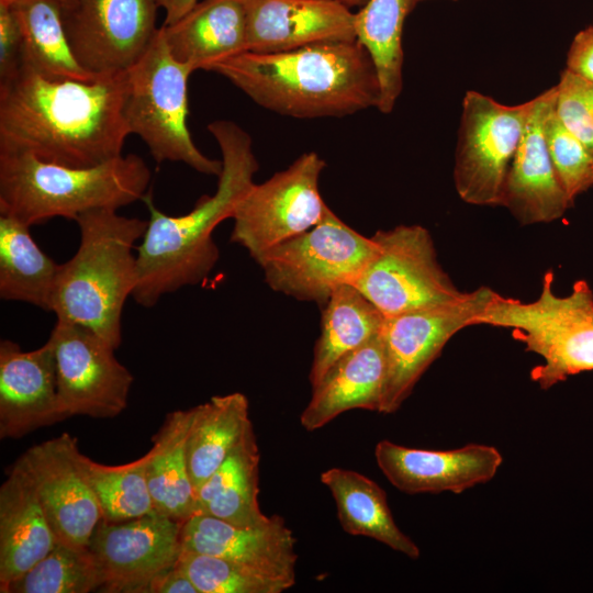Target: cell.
<instances>
[{"mask_svg": "<svg viewBox=\"0 0 593 593\" xmlns=\"http://www.w3.org/2000/svg\"><path fill=\"white\" fill-rule=\"evenodd\" d=\"M125 71L90 81L53 80L21 66L0 82V150L91 167L122 155L131 135Z\"/></svg>", "mask_w": 593, "mask_h": 593, "instance_id": "cell-1", "label": "cell"}, {"mask_svg": "<svg viewBox=\"0 0 593 593\" xmlns=\"http://www.w3.org/2000/svg\"><path fill=\"white\" fill-rule=\"evenodd\" d=\"M208 130L222 153L215 193L202 195L189 213L179 216L159 211L150 194L143 199L149 220L136 247L137 280L132 294L141 306H155L165 294L209 277L220 257L212 233L222 221L232 219L237 203L255 183L259 165L250 135L230 120L213 121Z\"/></svg>", "mask_w": 593, "mask_h": 593, "instance_id": "cell-2", "label": "cell"}, {"mask_svg": "<svg viewBox=\"0 0 593 593\" xmlns=\"http://www.w3.org/2000/svg\"><path fill=\"white\" fill-rule=\"evenodd\" d=\"M209 71L230 80L262 108L298 119L344 116L378 108L380 101L376 66L358 40L280 53L245 52Z\"/></svg>", "mask_w": 593, "mask_h": 593, "instance_id": "cell-3", "label": "cell"}, {"mask_svg": "<svg viewBox=\"0 0 593 593\" xmlns=\"http://www.w3.org/2000/svg\"><path fill=\"white\" fill-rule=\"evenodd\" d=\"M80 243L75 255L59 264L51 312L81 325L113 348L122 342V312L137 280L136 242L147 221L97 209L75 220Z\"/></svg>", "mask_w": 593, "mask_h": 593, "instance_id": "cell-4", "label": "cell"}, {"mask_svg": "<svg viewBox=\"0 0 593 593\" xmlns=\"http://www.w3.org/2000/svg\"><path fill=\"white\" fill-rule=\"evenodd\" d=\"M149 181L148 166L134 154L70 167L0 150V213L30 226L54 217L75 221L91 210H119L143 200Z\"/></svg>", "mask_w": 593, "mask_h": 593, "instance_id": "cell-5", "label": "cell"}, {"mask_svg": "<svg viewBox=\"0 0 593 593\" xmlns=\"http://www.w3.org/2000/svg\"><path fill=\"white\" fill-rule=\"evenodd\" d=\"M553 281V272L545 273L530 302L496 294L477 318V324L512 328L527 351L542 358L532 371L541 389L593 370V291L579 280L568 294L558 295Z\"/></svg>", "mask_w": 593, "mask_h": 593, "instance_id": "cell-6", "label": "cell"}, {"mask_svg": "<svg viewBox=\"0 0 593 593\" xmlns=\"http://www.w3.org/2000/svg\"><path fill=\"white\" fill-rule=\"evenodd\" d=\"M192 72L171 55L164 27H158L144 54L125 71L126 123L158 164L179 161L200 174L219 177L222 160L205 156L187 125L188 79Z\"/></svg>", "mask_w": 593, "mask_h": 593, "instance_id": "cell-7", "label": "cell"}, {"mask_svg": "<svg viewBox=\"0 0 593 593\" xmlns=\"http://www.w3.org/2000/svg\"><path fill=\"white\" fill-rule=\"evenodd\" d=\"M376 250L329 208L311 230L276 246L257 264L268 286L301 301L324 305L342 284H354Z\"/></svg>", "mask_w": 593, "mask_h": 593, "instance_id": "cell-8", "label": "cell"}, {"mask_svg": "<svg viewBox=\"0 0 593 593\" xmlns=\"http://www.w3.org/2000/svg\"><path fill=\"white\" fill-rule=\"evenodd\" d=\"M376 250L354 286L387 317L460 299L429 232L399 225L371 236Z\"/></svg>", "mask_w": 593, "mask_h": 593, "instance_id": "cell-9", "label": "cell"}, {"mask_svg": "<svg viewBox=\"0 0 593 593\" xmlns=\"http://www.w3.org/2000/svg\"><path fill=\"white\" fill-rule=\"evenodd\" d=\"M325 166L316 153H305L265 182L254 183L236 205L231 240L257 262L318 224L328 209L318 190Z\"/></svg>", "mask_w": 593, "mask_h": 593, "instance_id": "cell-10", "label": "cell"}, {"mask_svg": "<svg viewBox=\"0 0 593 593\" xmlns=\"http://www.w3.org/2000/svg\"><path fill=\"white\" fill-rule=\"evenodd\" d=\"M533 108V99L506 105L467 91L455 156V188L473 205H502L510 166Z\"/></svg>", "mask_w": 593, "mask_h": 593, "instance_id": "cell-11", "label": "cell"}, {"mask_svg": "<svg viewBox=\"0 0 593 593\" xmlns=\"http://www.w3.org/2000/svg\"><path fill=\"white\" fill-rule=\"evenodd\" d=\"M496 294L480 287L451 302L385 317L381 336L387 371L380 413L400 409L449 339L475 325Z\"/></svg>", "mask_w": 593, "mask_h": 593, "instance_id": "cell-12", "label": "cell"}, {"mask_svg": "<svg viewBox=\"0 0 593 593\" xmlns=\"http://www.w3.org/2000/svg\"><path fill=\"white\" fill-rule=\"evenodd\" d=\"M56 366L57 392L67 417L111 418L127 406L133 376L97 333L56 321L48 337Z\"/></svg>", "mask_w": 593, "mask_h": 593, "instance_id": "cell-13", "label": "cell"}, {"mask_svg": "<svg viewBox=\"0 0 593 593\" xmlns=\"http://www.w3.org/2000/svg\"><path fill=\"white\" fill-rule=\"evenodd\" d=\"M156 0H68L64 24L78 64L94 77L126 71L158 27Z\"/></svg>", "mask_w": 593, "mask_h": 593, "instance_id": "cell-14", "label": "cell"}, {"mask_svg": "<svg viewBox=\"0 0 593 593\" xmlns=\"http://www.w3.org/2000/svg\"><path fill=\"white\" fill-rule=\"evenodd\" d=\"M181 525L156 511L122 522L102 518L88 544L102 573L100 591L143 593L153 578L177 563Z\"/></svg>", "mask_w": 593, "mask_h": 593, "instance_id": "cell-15", "label": "cell"}, {"mask_svg": "<svg viewBox=\"0 0 593 593\" xmlns=\"http://www.w3.org/2000/svg\"><path fill=\"white\" fill-rule=\"evenodd\" d=\"M77 447V438L64 433L30 447L16 462L31 479L56 540L88 547L102 513L76 463Z\"/></svg>", "mask_w": 593, "mask_h": 593, "instance_id": "cell-16", "label": "cell"}, {"mask_svg": "<svg viewBox=\"0 0 593 593\" xmlns=\"http://www.w3.org/2000/svg\"><path fill=\"white\" fill-rule=\"evenodd\" d=\"M556 100V86L533 99L506 177L501 206L524 225L558 220L572 205L556 172L545 134L546 120Z\"/></svg>", "mask_w": 593, "mask_h": 593, "instance_id": "cell-17", "label": "cell"}, {"mask_svg": "<svg viewBox=\"0 0 593 593\" xmlns=\"http://www.w3.org/2000/svg\"><path fill=\"white\" fill-rule=\"evenodd\" d=\"M379 469L403 493H461L494 478L503 457L493 446L469 444L450 450L410 448L380 440Z\"/></svg>", "mask_w": 593, "mask_h": 593, "instance_id": "cell-18", "label": "cell"}, {"mask_svg": "<svg viewBox=\"0 0 593 593\" xmlns=\"http://www.w3.org/2000/svg\"><path fill=\"white\" fill-rule=\"evenodd\" d=\"M67 418L57 392L54 349L49 340L22 350L0 342V438L18 439Z\"/></svg>", "mask_w": 593, "mask_h": 593, "instance_id": "cell-19", "label": "cell"}, {"mask_svg": "<svg viewBox=\"0 0 593 593\" xmlns=\"http://www.w3.org/2000/svg\"><path fill=\"white\" fill-rule=\"evenodd\" d=\"M247 52L268 54L355 41V12L335 0H242Z\"/></svg>", "mask_w": 593, "mask_h": 593, "instance_id": "cell-20", "label": "cell"}, {"mask_svg": "<svg viewBox=\"0 0 593 593\" xmlns=\"http://www.w3.org/2000/svg\"><path fill=\"white\" fill-rule=\"evenodd\" d=\"M296 539L279 515L256 526H237L195 513L182 522V550L215 556L296 578Z\"/></svg>", "mask_w": 593, "mask_h": 593, "instance_id": "cell-21", "label": "cell"}, {"mask_svg": "<svg viewBox=\"0 0 593 593\" xmlns=\"http://www.w3.org/2000/svg\"><path fill=\"white\" fill-rule=\"evenodd\" d=\"M387 361L381 332L337 360L321 381L300 416L302 427L314 432L346 411L380 413Z\"/></svg>", "mask_w": 593, "mask_h": 593, "instance_id": "cell-22", "label": "cell"}, {"mask_svg": "<svg viewBox=\"0 0 593 593\" xmlns=\"http://www.w3.org/2000/svg\"><path fill=\"white\" fill-rule=\"evenodd\" d=\"M56 541L31 479L15 461L0 488V591L48 555Z\"/></svg>", "mask_w": 593, "mask_h": 593, "instance_id": "cell-23", "label": "cell"}, {"mask_svg": "<svg viewBox=\"0 0 593 593\" xmlns=\"http://www.w3.org/2000/svg\"><path fill=\"white\" fill-rule=\"evenodd\" d=\"M171 55L197 69L247 52L246 12L242 0H202L171 25H163Z\"/></svg>", "mask_w": 593, "mask_h": 593, "instance_id": "cell-24", "label": "cell"}, {"mask_svg": "<svg viewBox=\"0 0 593 593\" xmlns=\"http://www.w3.org/2000/svg\"><path fill=\"white\" fill-rule=\"evenodd\" d=\"M329 490L342 528L349 535L372 538L411 559L418 546L395 524L385 491L370 478L349 469L329 468L321 473Z\"/></svg>", "mask_w": 593, "mask_h": 593, "instance_id": "cell-25", "label": "cell"}, {"mask_svg": "<svg viewBox=\"0 0 593 593\" xmlns=\"http://www.w3.org/2000/svg\"><path fill=\"white\" fill-rule=\"evenodd\" d=\"M259 463V447L251 428L197 491L195 513L237 526L267 522L269 516L262 513L258 500Z\"/></svg>", "mask_w": 593, "mask_h": 593, "instance_id": "cell-26", "label": "cell"}, {"mask_svg": "<svg viewBox=\"0 0 593 593\" xmlns=\"http://www.w3.org/2000/svg\"><path fill=\"white\" fill-rule=\"evenodd\" d=\"M192 407L167 414L146 455V478L156 512L183 522L195 513L187 439Z\"/></svg>", "mask_w": 593, "mask_h": 593, "instance_id": "cell-27", "label": "cell"}, {"mask_svg": "<svg viewBox=\"0 0 593 593\" xmlns=\"http://www.w3.org/2000/svg\"><path fill=\"white\" fill-rule=\"evenodd\" d=\"M187 439L188 467L194 493L243 440L253 423L249 402L240 392L214 395L192 407Z\"/></svg>", "mask_w": 593, "mask_h": 593, "instance_id": "cell-28", "label": "cell"}, {"mask_svg": "<svg viewBox=\"0 0 593 593\" xmlns=\"http://www.w3.org/2000/svg\"><path fill=\"white\" fill-rule=\"evenodd\" d=\"M30 227L0 213V298L51 311L59 264L40 248Z\"/></svg>", "mask_w": 593, "mask_h": 593, "instance_id": "cell-29", "label": "cell"}, {"mask_svg": "<svg viewBox=\"0 0 593 593\" xmlns=\"http://www.w3.org/2000/svg\"><path fill=\"white\" fill-rule=\"evenodd\" d=\"M385 316L354 286L342 284L324 304L321 334L310 370V382L317 384L343 356L377 336Z\"/></svg>", "mask_w": 593, "mask_h": 593, "instance_id": "cell-30", "label": "cell"}, {"mask_svg": "<svg viewBox=\"0 0 593 593\" xmlns=\"http://www.w3.org/2000/svg\"><path fill=\"white\" fill-rule=\"evenodd\" d=\"M425 0H368L355 13L357 40L367 48L380 83L378 110L390 113L403 88V27L415 5Z\"/></svg>", "mask_w": 593, "mask_h": 593, "instance_id": "cell-31", "label": "cell"}, {"mask_svg": "<svg viewBox=\"0 0 593 593\" xmlns=\"http://www.w3.org/2000/svg\"><path fill=\"white\" fill-rule=\"evenodd\" d=\"M22 31V63L53 80L90 81L76 60L66 33L64 0H13Z\"/></svg>", "mask_w": 593, "mask_h": 593, "instance_id": "cell-32", "label": "cell"}, {"mask_svg": "<svg viewBox=\"0 0 593 593\" xmlns=\"http://www.w3.org/2000/svg\"><path fill=\"white\" fill-rule=\"evenodd\" d=\"M76 463L91 488L102 518L122 522L155 512L146 478V455L120 466H105L75 449Z\"/></svg>", "mask_w": 593, "mask_h": 593, "instance_id": "cell-33", "label": "cell"}, {"mask_svg": "<svg viewBox=\"0 0 593 593\" xmlns=\"http://www.w3.org/2000/svg\"><path fill=\"white\" fill-rule=\"evenodd\" d=\"M102 585V573L88 547L56 541L48 555L0 592L88 593Z\"/></svg>", "mask_w": 593, "mask_h": 593, "instance_id": "cell-34", "label": "cell"}, {"mask_svg": "<svg viewBox=\"0 0 593 593\" xmlns=\"http://www.w3.org/2000/svg\"><path fill=\"white\" fill-rule=\"evenodd\" d=\"M199 593H281L295 580L228 559L181 550L176 563Z\"/></svg>", "mask_w": 593, "mask_h": 593, "instance_id": "cell-35", "label": "cell"}, {"mask_svg": "<svg viewBox=\"0 0 593 593\" xmlns=\"http://www.w3.org/2000/svg\"><path fill=\"white\" fill-rule=\"evenodd\" d=\"M545 134L560 183L573 203L593 187V154L562 124L556 105L546 120Z\"/></svg>", "mask_w": 593, "mask_h": 593, "instance_id": "cell-36", "label": "cell"}, {"mask_svg": "<svg viewBox=\"0 0 593 593\" xmlns=\"http://www.w3.org/2000/svg\"><path fill=\"white\" fill-rule=\"evenodd\" d=\"M556 87L558 118L593 154V82L564 69Z\"/></svg>", "mask_w": 593, "mask_h": 593, "instance_id": "cell-37", "label": "cell"}, {"mask_svg": "<svg viewBox=\"0 0 593 593\" xmlns=\"http://www.w3.org/2000/svg\"><path fill=\"white\" fill-rule=\"evenodd\" d=\"M22 31L13 0H0V82L14 76L22 63Z\"/></svg>", "mask_w": 593, "mask_h": 593, "instance_id": "cell-38", "label": "cell"}, {"mask_svg": "<svg viewBox=\"0 0 593 593\" xmlns=\"http://www.w3.org/2000/svg\"><path fill=\"white\" fill-rule=\"evenodd\" d=\"M566 69L593 82V26L579 31L573 37Z\"/></svg>", "mask_w": 593, "mask_h": 593, "instance_id": "cell-39", "label": "cell"}, {"mask_svg": "<svg viewBox=\"0 0 593 593\" xmlns=\"http://www.w3.org/2000/svg\"><path fill=\"white\" fill-rule=\"evenodd\" d=\"M143 593H199V591L188 575L175 564L153 578Z\"/></svg>", "mask_w": 593, "mask_h": 593, "instance_id": "cell-40", "label": "cell"}, {"mask_svg": "<svg viewBox=\"0 0 593 593\" xmlns=\"http://www.w3.org/2000/svg\"><path fill=\"white\" fill-rule=\"evenodd\" d=\"M159 8L165 11L163 25H171L186 15L199 0H156Z\"/></svg>", "mask_w": 593, "mask_h": 593, "instance_id": "cell-41", "label": "cell"}, {"mask_svg": "<svg viewBox=\"0 0 593 593\" xmlns=\"http://www.w3.org/2000/svg\"><path fill=\"white\" fill-rule=\"evenodd\" d=\"M335 1L344 3L349 8H353V7H360L361 8L368 0H335Z\"/></svg>", "mask_w": 593, "mask_h": 593, "instance_id": "cell-42", "label": "cell"}, {"mask_svg": "<svg viewBox=\"0 0 593 593\" xmlns=\"http://www.w3.org/2000/svg\"><path fill=\"white\" fill-rule=\"evenodd\" d=\"M68 0H64V3L67 2Z\"/></svg>", "mask_w": 593, "mask_h": 593, "instance_id": "cell-43", "label": "cell"}]
</instances>
